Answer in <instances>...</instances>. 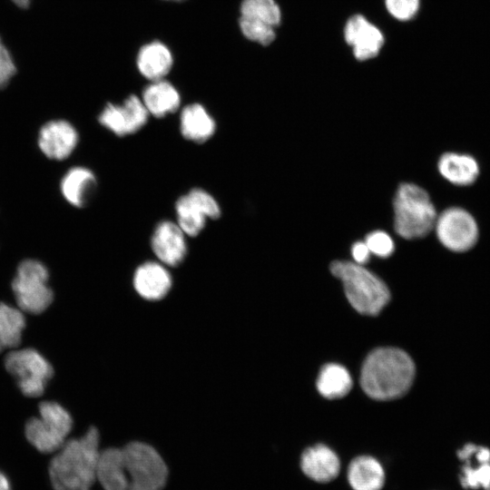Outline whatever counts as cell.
<instances>
[{"label": "cell", "mask_w": 490, "mask_h": 490, "mask_svg": "<svg viewBox=\"0 0 490 490\" xmlns=\"http://www.w3.org/2000/svg\"><path fill=\"white\" fill-rule=\"evenodd\" d=\"M99 436L96 427H90L81 437L65 441L50 463L54 490L91 489L97 480Z\"/></svg>", "instance_id": "obj_1"}, {"label": "cell", "mask_w": 490, "mask_h": 490, "mask_svg": "<svg viewBox=\"0 0 490 490\" xmlns=\"http://www.w3.org/2000/svg\"><path fill=\"white\" fill-rule=\"evenodd\" d=\"M415 364L403 350L380 348L366 358L360 373V386L370 397L389 400L401 397L411 387Z\"/></svg>", "instance_id": "obj_2"}, {"label": "cell", "mask_w": 490, "mask_h": 490, "mask_svg": "<svg viewBox=\"0 0 490 490\" xmlns=\"http://www.w3.org/2000/svg\"><path fill=\"white\" fill-rule=\"evenodd\" d=\"M330 271L342 281L348 300L359 313L377 315L389 301L385 282L362 265L336 260L330 264Z\"/></svg>", "instance_id": "obj_3"}, {"label": "cell", "mask_w": 490, "mask_h": 490, "mask_svg": "<svg viewBox=\"0 0 490 490\" xmlns=\"http://www.w3.org/2000/svg\"><path fill=\"white\" fill-rule=\"evenodd\" d=\"M394 227L404 239L425 237L435 226L436 210L429 194L413 183L399 185L393 201Z\"/></svg>", "instance_id": "obj_4"}, {"label": "cell", "mask_w": 490, "mask_h": 490, "mask_svg": "<svg viewBox=\"0 0 490 490\" xmlns=\"http://www.w3.org/2000/svg\"><path fill=\"white\" fill-rule=\"evenodd\" d=\"M122 466L129 490H162L168 469L160 454L143 442H131L122 447Z\"/></svg>", "instance_id": "obj_5"}, {"label": "cell", "mask_w": 490, "mask_h": 490, "mask_svg": "<svg viewBox=\"0 0 490 490\" xmlns=\"http://www.w3.org/2000/svg\"><path fill=\"white\" fill-rule=\"evenodd\" d=\"M73 419L69 412L56 402L39 405V416L31 418L25 426L28 441L40 452L59 450L71 432Z\"/></svg>", "instance_id": "obj_6"}, {"label": "cell", "mask_w": 490, "mask_h": 490, "mask_svg": "<svg viewBox=\"0 0 490 490\" xmlns=\"http://www.w3.org/2000/svg\"><path fill=\"white\" fill-rule=\"evenodd\" d=\"M48 278L47 268L39 260L28 259L19 264L12 289L20 310L40 314L51 305L54 295Z\"/></svg>", "instance_id": "obj_7"}, {"label": "cell", "mask_w": 490, "mask_h": 490, "mask_svg": "<svg viewBox=\"0 0 490 490\" xmlns=\"http://www.w3.org/2000/svg\"><path fill=\"white\" fill-rule=\"evenodd\" d=\"M7 371L16 379L24 395L30 397L41 396L54 369L51 364L35 349H14L5 357Z\"/></svg>", "instance_id": "obj_8"}, {"label": "cell", "mask_w": 490, "mask_h": 490, "mask_svg": "<svg viewBox=\"0 0 490 490\" xmlns=\"http://www.w3.org/2000/svg\"><path fill=\"white\" fill-rule=\"evenodd\" d=\"M434 229L440 243L454 252L471 250L479 239L476 220L467 210L457 206L437 214Z\"/></svg>", "instance_id": "obj_9"}, {"label": "cell", "mask_w": 490, "mask_h": 490, "mask_svg": "<svg viewBox=\"0 0 490 490\" xmlns=\"http://www.w3.org/2000/svg\"><path fill=\"white\" fill-rule=\"evenodd\" d=\"M177 224L191 237L199 235L206 225L207 219L220 217L218 201L203 189L195 188L181 196L175 203Z\"/></svg>", "instance_id": "obj_10"}, {"label": "cell", "mask_w": 490, "mask_h": 490, "mask_svg": "<svg viewBox=\"0 0 490 490\" xmlns=\"http://www.w3.org/2000/svg\"><path fill=\"white\" fill-rule=\"evenodd\" d=\"M148 117L149 113L142 99L132 94L122 104L107 103L98 120L115 135L126 136L141 130Z\"/></svg>", "instance_id": "obj_11"}, {"label": "cell", "mask_w": 490, "mask_h": 490, "mask_svg": "<svg viewBox=\"0 0 490 490\" xmlns=\"http://www.w3.org/2000/svg\"><path fill=\"white\" fill-rule=\"evenodd\" d=\"M79 142L74 126L65 120L45 122L38 132L37 143L41 152L49 159L62 161L68 158Z\"/></svg>", "instance_id": "obj_12"}, {"label": "cell", "mask_w": 490, "mask_h": 490, "mask_svg": "<svg viewBox=\"0 0 490 490\" xmlns=\"http://www.w3.org/2000/svg\"><path fill=\"white\" fill-rule=\"evenodd\" d=\"M185 235L177 223L161 221L151 239V247L158 261L169 267L180 265L187 255Z\"/></svg>", "instance_id": "obj_13"}, {"label": "cell", "mask_w": 490, "mask_h": 490, "mask_svg": "<svg viewBox=\"0 0 490 490\" xmlns=\"http://www.w3.org/2000/svg\"><path fill=\"white\" fill-rule=\"evenodd\" d=\"M344 37L352 46L354 56L360 61L376 57L385 41L381 31L361 15H355L348 19Z\"/></svg>", "instance_id": "obj_14"}, {"label": "cell", "mask_w": 490, "mask_h": 490, "mask_svg": "<svg viewBox=\"0 0 490 490\" xmlns=\"http://www.w3.org/2000/svg\"><path fill=\"white\" fill-rule=\"evenodd\" d=\"M464 461L460 483L464 488L490 490V449L475 444H466L457 451Z\"/></svg>", "instance_id": "obj_15"}, {"label": "cell", "mask_w": 490, "mask_h": 490, "mask_svg": "<svg viewBox=\"0 0 490 490\" xmlns=\"http://www.w3.org/2000/svg\"><path fill=\"white\" fill-rule=\"evenodd\" d=\"M132 285L141 298L156 301L168 295L172 286V278L165 265L151 260L137 267Z\"/></svg>", "instance_id": "obj_16"}, {"label": "cell", "mask_w": 490, "mask_h": 490, "mask_svg": "<svg viewBox=\"0 0 490 490\" xmlns=\"http://www.w3.org/2000/svg\"><path fill=\"white\" fill-rule=\"evenodd\" d=\"M300 468L305 475L318 483L335 479L340 471L338 455L328 446L318 444L304 450Z\"/></svg>", "instance_id": "obj_17"}, {"label": "cell", "mask_w": 490, "mask_h": 490, "mask_svg": "<svg viewBox=\"0 0 490 490\" xmlns=\"http://www.w3.org/2000/svg\"><path fill=\"white\" fill-rule=\"evenodd\" d=\"M441 176L456 186H470L480 174V166L475 157L467 153L448 152L437 162Z\"/></svg>", "instance_id": "obj_18"}, {"label": "cell", "mask_w": 490, "mask_h": 490, "mask_svg": "<svg viewBox=\"0 0 490 490\" xmlns=\"http://www.w3.org/2000/svg\"><path fill=\"white\" fill-rule=\"evenodd\" d=\"M95 189V175L90 169L82 166L68 170L60 182L63 197L68 203L78 208L89 203Z\"/></svg>", "instance_id": "obj_19"}, {"label": "cell", "mask_w": 490, "mask_h": 490, "mask_svg": "<svg viewBox=\"0 0 490 490\" xmlns=\"http://www.w3.org/2000/svg\"><path fill=\"white\" fill-rule=\"evenodd\" d=\"M172 64L171 51L158 41L144 44L137 55L139 72L152 82L163 79L171 71Z\"/></svg>", "instance_id": "obj_20"}, {"label": "cell", "mask_w": 490, "mask_h": 490, "mask_svg": "<svg viewBox=\"0 0 490 490\" xmlns=\"http://www.w3.org/2000/svg\"><path fill=\"white\" fill-rule=\"evenodd\" d=\"M142 101L149 114L162 118L178 110L181 96L171 83L162 79L152 81L144 88Z\"/></svg>", "instance_id": "obj_21"}, {"label": "cell", "mask_w": 490, "mask_h": 490, "mask_svg": "<svg viewBox=\"0 0 490 490\" xmlns=\"http://www.w3.org/2000/svg\"><path fill=\"white\" fill-rule=\"evenodd\" d=\"M180 127L185 139L202 143L214 134L216 122L201 104L191 103L182 109Z\"/></svg>", "instance_id": "obj_22"}, {"label": "cell", "mask_w": 490, "mask_h": 490, "mask_svg": "<svg viewBox=\"0 0 490 490\" xmlns=\"http://www.w3.org/2000/svg\"><path fill=\"white\" fill-rule=\"evenodd\" d=\"M348 480L353 490H381L385 483V471L373 456H359L348 466Z\"/></svg>", "instance_id": "obj_23"}, {"label": "cell", "mask_w": 490, "mask_h": 490, "mask_svg": "<svg viewBox=\"0 0 490 490\" xmlns=\"http://www.w3.org/2000/svg\"><path fill=\"white\" fill-rule=\"evenodd\" d=\"M97 480L104 490H129L123 473L122 448H107L101 451Z\"/></svg>", "instance_id": "obj_24"}, {"label": "cell", "mask_w": 490, "mask_h": 490, "mask_svg": "<svg viewBox=\"0 0 490 490\" xmlns=\"http://www.w3.org/2000/svg\"><path fill=\"white\" fill-rule=\"evenodd\" d=\"M352 387L349 372L341 365L326 364L317 379V388L326 398L334 399L346 396Z\"/></svg>", "instance_id": "obj_25"}, {"label": "cell", "mask_w": 490, "mask_h": 490, "mask_svg": "<svg viewBox=\"0 0 490 490\" xmlns=\"http://www.w3.org/2000/svg\"><path fill=\"white\" fill-rule=\"evenodd\" d=\"M24 327L23 311L0 302V352L19 346Z\"/></svg>", "instance_id": "obj_26"}, {"label": "cell", "mask_w": 490, "mask_h": 490, "mask_svg": "<svg viewBox=\"0 0 490 490\" xmlns=\"http://www.w3.org/2000/svg\"><path fill=\"white\" fill-rule=\"evenodd\" d=\"M241 16L250 17L276 27L280 24L281 12L275 0H243Z\"/></svg>", "instance_id": "obj_27"}, {"label": "cell", "mask_w": 490, "mask_h": 490, "mask_svg": "<svg viewBox=\"0 0 490 490\" xmlns=\"http://www.w3.org/2000/svg\"><path fill=\"white\" fill-rule=\"evenodd\" d=\"M239 24L246 38L262 45L270 44L276 37L274 27L263 22L240 15Z\"/></svg>", "instance_id": "obj_28"}, {"label": "cell", "mask_w": 490, "mask_h": 490, "mask_svg": "<svg viewBox=\"0 0 490 490\" xmlns=\"http://www.w3.org/2000/svg\"><path fill=\"white\" fill-rule=\"evenodd\" d=\"M365 243L370 253L380 258L390 256L395 249L391 237L386 231L382 230H375L368 233L366 237Z\"/></svg>", "instance_id": "obj_29"}, {"label": "cell", "mask_w": 490, "mask_h": 490, "mask_svg": "<svg viewBox=\"0 0 490 490\" xmlns=\"http://www.w3.org/2000/svg\"><path fill=\"white\" fill-rule=\"evenodd\" d=\"M389 14L401 21L412 19L419 9V0H385Z\"/></svg>", "instance_id": "obj_30"}, {"label": "cell", "mask_w": 490, "mask_h": 490, "mask_svg": "<svg viewBox=\"0 0 490 490\" xmlns=\"http://www.w3.org/2000/svg\"><path fill=\"white\" fill-rule=\"evenodd\" d=\"M15 71L11 54L0 39V89L8 84Z\"/></svg>", "instance_id": "obj_31"}, {"label": "cell", "mask_w": 490, "mask_h": 490, "mask_svg": "<svg viewBox=\"0 0 490 490\" xmlns=\"http://www.w3.org/2000/svg\"><path fill=\"white\" fill-rule=\"evenodd\" d=\"M352 257L356 263L363 265L367 263L370 258V251L365 241H357L351 248Z\"/></svg>", "instance_id": "obj_32"}, {"label": "cell", "mask_w": 490, "mask_h": 490, "mask_svg": "<svg viewBox=\"0 0 490 490\" xmlns=\"http://www.w3.org/2000/svg\"><path fill=\"white\" fill-rule=\"evenodd\" d=\"M0 490H11L9 480L2 472H0Z\"/></svg>", "instance_id": "obj_33"}, {"label": "cell", "mask_w": 490, "mask_h": 490, "mask_svg": "<svg viewBox=\"0 0 490 490\" xmlns=\"http://www.w3.org/2000/svg\"><path fill=\"white\" fill-rule=\"evenodd\" d=\"M17 6L26 8L30 5V0H12Z\"/></svg>", "instance_id": "obj_34"}, {"label": "cell", "mask_w": 490, "mask_h": 490, "mask_svg": "<svg viewBox=\"0 0 490 490\" xmlns=\"http://www.w3.org/2000/svg\"><path fill=\"white\" fill-rule=\"evenodd\" d=\"M169 1H183V0H169Z\"/></svg>", "instance_id": "obj_35"}]
</instances>
